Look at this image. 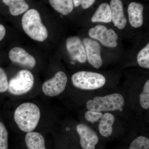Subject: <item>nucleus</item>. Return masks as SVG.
I'll use <instances>...</instances> for the list:
<instances>
[{
	"label": "nucleus",
	"mask_w": 149,
	"mask_h": 149,
	"mask_svg": "<svg viewBox=\"0 0 149 149\" xmlns=\"http://www.w3.org/2000/svg\"><path fill=\"white\" fill-rule=\"evenodd\" d=\"M140 103L141 107L145 109H148L149 108V80L146 81L143 92L140 95Z\"/></svg>",
	"instance_id": "412c9836"
},
{
	"label": "nucleus",
	"mask_w": 149,
	"mask_h": 149,
	"mask_svg": "<svg viewBox=\"0 0 149 149\" xmlns=\"http://www.w3.org/2000/svg\"><path fill=\"white\" fill-rule=\"evenodd\" d=\"M41 113L35 104L26 102L17 107L14 114L15 121L20 130L24 132L35 130L40 120Z\"/></svg>",
	"instance_id": "f257e3e1"
},
{
	"label": "nucleus",
	"mask_w": 149,
	"mask_h": 149,
	"mask_svg": "<svg viewBox=\"0 0 149 149\" xmlns=\"http://www.w3.org/2000/svg\"><path fill=\"white\" fill-rule=\"evenodd\" d=\"M11 61L22 66L33 68L36 64V59L23 48L15 47L10 50L8 54Z\"/></svg>",
	"instance_id": "9b49d317"
},
{
	"label": "nucleus",
	"mask_w": 149,
	"mask_h": 149,
	"mask_svg": "<svg viewBox=\"0 0 149 149\" xmlns=\"http://www.w3.org/2000/svg\"><path fill=\"white\" fill-rule=\"evenodd\" d=\"M76 130L80 137V143L83 149H95L99 142V138L95 131L88 125L79 124Z\"/></svg>",
	"instance_id": "1a4fd4ad"
},
{
	"label": "nucleus",
	"mask_w": 149,
	"mask_h": 149,
	"mask_svg": "<svg viewBox=\"0 0 149 149\" xmlns=\"http://www.w3.org/2000/svg\"><path fill=\"white\" fill-rule=\"evenodd\" d=\"M111 10V20L115 27L118 29H124L127 24L123 4L121 0H111L110 5Z\"/></svg>",
	"instance_id": "f8f14e48"
},
{
	"label": "nucleus",
	"mask_w": 149,
	"mask_h": 149,
	"mask_svg": "<svg viewBox=\"0 0 149 149\" xmlns=\"http://www.w3.org/2000/svg\"><path fill=\"white\" fill-rule=\"evenodd\" d=\"M125 100L119 93H113L103 97H96L88 101L86 107L89 110L101 112L112 111L121 109Z\"/></svg>",
	"instance_id": "7ed1b4c3"
},
{
	"label": "nucleus",
	"mask_w": 149,
	"mask_h": 149,
	"mask_svg": "<svg viewBox=\"0 0 149 149\" xmlns=\"http://www.w3.org/2000/svg\"><path fill=\"white\" fill-rule=\"evenodd\" d=\"M88 35L92 39L98 40L105 47L114 48L117 46V34L113 29H108L104 25L99 24L91 28Z\"/></svg>",
	"instance_id": "423d86ee"
},
{
	"label": "nucleus",
	"mask_w": 149,
	"mask_h": 149,
	"mask_svg": "<svg viewBox=\"0 0 149 149\" xmlns=\"http://www.w3.org/2000/svg\"><path fill=\"white\" fill-rule=\"evenodd\" d=\"M21 22L24 32L32 40L43 42L47 39V29L42 22L40 12L36 9L29 8L24 13Z\"/></svg>",
	"instance_id": "f03ea898"
},
{
	"label": "nucleus",
	"mask_w": 149,
	"mask_h": 149,
	"mask_svg": "<svg viewBox=\"0 0 149 149\" xmlns=\"http://www.w3.org/2000/svg\"><path fill=\"white\" fill-rule=\"evenodd\" d=\"M34 76L27 70H19L8 82V91L15 95H24L31 91L34 85Z\"/></svg>",
	"instance_id": "39448f33"
},
{
	"label": "nucleus",
	"mask_w": 149,
	"mask_h": 149,
	"mask_svg": "<svg viewBox=\"0 0 149 149\" xmlns=\"http://www.w3.org/2000/svg\"><path fill=\"white\" fill-rule=\"evenodd\" d=\"M80 5L82 6L83 9H88L95 3L96 0H79Z\"/></svg>",
	"instance_id": "393cba45"
},
{
	"label": "nucleus",
	"mask_w": 149,
	"mask_h": 149,
	"mask_svg": "<svg viewBox=\"0 0 149 149\" xmlns=\"http://www.w3.org/2000/svg\"><path fill=\"white\" fill-rule=\"evenodd\" d=\"M99 125L100 134L104 137L111 136L113 131V125L114 123V116L109 113L103 115Z\"/></svg>",
	"instance_id": "f3484780"
},
{
	"label": "nucleus",
	"mask_w": 149,
	"mask_h": 149,
	"mask_svg": "<svg viewBox=\"0 0 149 149\" xmlns=\"http://www.w3.org/2000/svg\"><path fill=\"white\" fill-rule=\"evenodd\" d=\"M144 7L142 4L136 2L130 3L128 12L129 23L135 28L141 27L143 23Z\"/></svg>",
	"instance_id": "ddd939ff"
},
{
	"label": "nucleus",
	"mask_w": 149,
	"mask_h": 149,
	"mask_svg": "<svg viewBox=\"0 0 149 149\" xmlns=\"http://www.w3.org/2000/svg\"><path fill=\"white\" fill-rule=\"evenodd\" d=\"M66 47L68 53L73 60L80 63L86 61L85 47L79 37L76 36L68 37L66 40Z\"/></svg>",
	"instance_id": "9d476101"
},
{
	"label": "nucleus",
	"mask_w": 149,
	"mask_h": 149,
	"mask_svg": "<svg viewBox=\"0 0 149 149\" xmlns=\"http://www.w3.org/2000/svg\"><path fill=\"white\" fill-rule=\"evenodd\" d=\"M8 82L5 70L0 67V93H5L8 90Z\"/></svg>",
	"instance_id": "5701e85b"
},
{
	"label": "nucleus",
	"mask_w": 149,
	"mask_h": 149,
	"mask_svg": "<svg viewBox=\"0 0 149 149\" xmlns=\"http://www.w3.org/2000/svg\"><path fill=\"white\" fill-rule=\"evenodd\" d=\"M6 33L5 27L2 24H0V41L3 39L5 36Z\"/></svg>",
	"instance_id": "a878e982"
},
{
	"label": "nucleus",
	"mask_w": 149,
	"mask_h": 149,
	"mask_svg": "<svg viewBox=\"0 0 149 149\" xmlns=\"http://www.w3.org/2000/svg\"><path fill=\"white\" fill-rule=\"evenodd\" d=\"M6 6L8 7L10 13L13 16L23 14L29 8V6L26 0H2Z\"/></svg>",
	"instance_id": "4468645a"
},
{
	"label": "nucleus",
	"mask_w": 149,
	"mask_h": 149,
	"mask_svg": "<svg viewBox=\"0 0 149 149\" xmlns=\"http://www.w3.org/2000/svg\"><path fill=\"white\" fill-rule=\"evenodd\" d=\"M129 149H149V139L144 136H139L131 143Z\"/></svg>",
	"instance_id": "aec40b11"
},
{
	"label": "nucleus",
	"mask_w": 149,
	"mask_h": 149,
	"mask_svg": "<svg viewBox=\"0 0 149 149\" xmlns=\"http://www.w3.org/2000/svg\"><path fill=\"white\" fill-rule=\"evenodd\" d=\"M83 44L89 63L96 69H99L103 64L100 44L95 40L89 38L84 39Z\"/></svg>",
	"instance_id": "6e6552de"
},
{
	"label": "nucleus",
	"mask_w": 149,
	"mask_h": 149,
	"mask_svg": "<svg viewBox=\"0 0 149 149\" xmlns=\"http://www.w3.org/2000/svg\"><path fill=\"white\" fill-rule=\"evenodd\" d=\"M66 74L62 71L56 72L52 78L44 82L42 91L46 96L55 97L64 91L67 83Z\"/></svg>",
	"instance_id": "0eeeda50"
},
{
	"label": "nucleus",
	"mask_w": 149,
	"mask_h": 149,
	"mask_svg": "<svg viewBox=\"0 0 149 149\" xmlns=\"http://www.w3.org/2000/svg\"><path fill=\"white\" fill-rule=\"evenodd\" d=\"M25 141L28 149H46L45 139L40 133L32 131L27 132Z\"/></svg>",
	"instance_id": "2eb2a0df"
},
{
	"label": "nucleus",
	"mask_w": 149,
	"mask_h": 149,
	"mask_svg": "<svg viewBox=\"0 0 149 149\" xmlns=\"http://www.w3.org/2000/svg\"><path fill=\"white\" fill-rule=\"evenodd\" d=\"M74 87L83 90H94L104 86L105 77L97 72L80 71L74 73L71 77Z\"/></svg>",
	"instance_id": "20e7f679"
},
{
	"label": "nucleus",
	"mask_w": 149,
	"mask_h": 149,
	"mask_svg": "<svg viewBox=\"0 0 149 149\" xmlns=\"http://www.w3.org/2000/svg\"><path fill=\"white\" fill-rule=\"evenodd\" d=\"M8 149V132L5 126L0 122V149Z\"/></svg>",
	"instance_id": "4be33fe9"
},
{
	"label": "nucleus",
	"mask_w": 149,
	"mask_h": 149,
	"mask_svg": "<svg viewBox=\"0 0 149 149\" xmlns=\"http://www.w3.org/2000/svg\"><path fill=\"white\" fill-rule=\"evenodd\" d=\"M137 62L141 67L149 68V44L140 51L137 56Z\"/></svg>",
	"instance_id": "6ab92c4d"
},
{
	"label": "nucleus",
	"mask_w": 149,
	"mask_h": 149,
	"mask_svg": "<svg viewBox=\"0 0 149 149\" xmlns=\"http://www.w3.org/2000/svg\"><path fill=\"white\" fill-rule=\"evenodd\" d=\"M91 21L93 22H111V14L110 5L107 3L101 4L92 16Z\"/></svg>",
	"instance_id": "dca6fc26"
},
{
	"label": "nucleus",
	"mask_w": 149,
	"mask_h": 149,
	"mask_svg": "<svg viewBox=\"0 0 149 149\" xmlns=\"http://www.w3.org/2000/svg\"><path fill=\"white\" fill-rule=\"evenodd\" d=\"M52 8L63 15H67L72 12L74 8L72 0H48Z\"/></svg>",
	"instance_id": "a211bd4d"
},
{
	"label": "nucleus",
	"mask_w": 149,
	"mask_h": 149,
	"mask_svg": "<svg viewBox=\"0 0 149 149\" xmlns=\"http://www.w3.org/2000/svg\"><path fill=\"white\" fill-rule=\"evenodd\" d=\"M103 114L101 112L89 110L85 113V117L86 120L90 122H95L101 118Z\"/></svg>",
	"instance_id": "b1692460"
}]
</instances>
